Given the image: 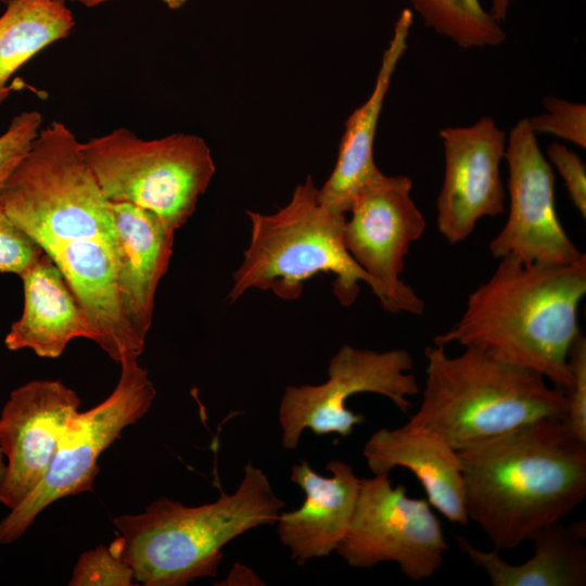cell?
I'll list each match as a JSON object with an SVG mask.
<instances>
[{"mask_svg":"<svg viewBox=\"0 0 586 586\" xmlns=\"http://www.w3.org/2000/svg\"><path fill=\"white\" fill-rule=\"evenodd\" d=\"M569 365L572 382L565 390L566 411L562 423L572 437L586 443V339L581 332L571 344Z\"/></svg>","mask_w":586,"mask_h":586,"instance_id":"obj_26","label":"cell"},{"mask_svg":"<svg viewBox=\"0 0 586 586\" xmlns=\"http://www.w3.org/2000/svg\"><path fill=\"white\" fill-rule=\"evenodd\" d=\"M4 472H5V463L3 462V454H2L1 445H0V482L3 479Z\"/></svg>","mask_w":586,"mask_h":586,"instance_id":"obj_33","label":"cell"},{"mask_svg":"<svg viewBox=\"0 0 586 586\" xmlns=\"http://www.w3.org/2000/svg\"><path fill=\"white\" fill-rule=\"evenodd\" d=\"M499 259L491 278L468 296L460 319L434 344L482 347L568 390L569 351L579 333L577 310L586 293L585 254L571 264Z\"/></svg>","mask_w":586,"mask_h":586,"instance_id":"obj_2","label":"cell"},{"mask_svg":"<svg viewBox=\"0 0 586 586\" xmlns=\"http://www.w3.org/2000/svg\"><path fill=\"white\" fill-rule=\"evenodd\" d=\"M413 361L403 349L374 352L343 345L330 359L328 380L319 385L288 386L279 406L282 446L294 449L302 432L346 437L365 417L348 409L347 399L358 393H375L394 403L404 413L412 404L407 398L420 392L410 371Z\"/></svg>","mask_w":586,"mask_h":586,"instance_id":"obj_9","label":"cell"},{"mask_svg":"<svg viewBox=\"0 0 586 586\" xmlns=\"http://www.w3.org/2000/svg\"><path fill=\"white\" fill-rule=\"evenodd\" d=\"M80 145L110 202L145 208L173 231L192 216L216 171L211 149L198 135L145 140L120 127Z\"/></svg>","mask_w":586,"mask_h":586,"instance_id":"obj_7","label":"cell"},{"mask_svg":"<svg viewBox=\"0 0 586 586\" xmlns=\"http://www.w3.org/2000/svg\"><path fill=\"white\" fill-rule=\"evenodd\" d=\"M260 582L262 581L249 568L237 564L234 565V568L231 570L230 574L228 575L226 583H222V584L225 585L263 584Z\"/></svg>","mask_w":586,"mask_h":586,"instance_id":"obj_30","label":"cell"},{"mask_svg":"<svg viewBox=\"0 0 586 586\" xmlns=\"http://www.w3.org/2000/svg\"><path fill=\"white\" fill-rule=\"evenodd\" d=\"M469 520L495 550L518 547L586 496V443L538 420L458 450Z\"/></svg>","mask_w":586,"mask_h":586,"instance_id":"obj_1","label":"cell"},{"mask_svg":"<svg viewBox=\"0 0 586 586\" xmlns=\"http://www.w3.org/2000/svg\"><path fill=\"white\" fill-rule=\"evenodd\" d=\"M80 404L76 392L59 380H34L10 393L0 415V445L7 458L2 505L15 508L42 481Z\"/></svg>","mask_w":586,"mask_h":586,"instance_id":"obj_13","label":"cell"},{"mask_svg":"<svg viewBox=\"0 0 586 586\" xmlns=\"http://www.w3.org/2000/svg\"><path fill=\"white\" fill-rule=\"evenodd\" d=\"M133 582V571L113 540L109 547L101 545L84 552L73 570L68 585L130 586Z\"/></svg>","mask_w":586,"mask_h":586,"instance_id":"obj_24","label":"cell"},{"mask_svg":"<svg viewBox=\"0 0 586 586\" xmlns=\"http://www.w3.org/2000/svg\"><path fill=\"white\" fill-rule=\"evenodd\" d=\"M547 113L533 116L527 124L534 133H550L586 148V106L555 97L543 101Z\"/></svg>","mask_w":586,"mask_h":586,"instance_id":"obj_25","label":"cell"},{"mask_svg":"<svg viewBox=\"0 0 586 586\" xmlns=\"http://www.w3.org/2000/svg\"><path fill=\"white\" fill-rule=\"evenodd\" d=\"M251 239L233 272L231 303L250 289L271 291L281 300H297L304 284L319 273L334 276L333 293L343 306L355 303L360 282L381 300L378 283L353 259L344 243L346 215L319 200L311 176L297 184L289 203L264 215L247 212Z\"/></svg>","mask_w":586,"mask_h":586,"instance_id":"obj_5","label":"cell"},{"mask_svg":"<svg viewBox=\"0 0 586 586\" xmlns=\"http://www.w3.org/2000/svg\"><path fill=\"white\" fill-rule=\"evenodd\" d=\"M117 290L126 317L145 341L157 285L168 269L174 234L152 212L128 202H110Z\"/></svg>","mask_w":586,"mask_h":586,"instance_id":"obj_16","label":"cell"},{"mask_svg":"<svg viewBox=\"0 0 586 586\" xmlns=\"http://www.w3.org/2000/svg\"><path fill=\"white\" fill-rule=\"evenodd\" d=\"M411 189L409 177L383 173L365 184L345 219L344 243L353 259L378 283L386 311L421 315L424 301L400 278L405 256L426 227Z\"/></svg>","mask_w":586,"mask_h":586,"instance_id":"obj_11","label":"cell"},{"mask_svg":"<svg viewBox=\"0 0 586 586\" xmlns=\"http://www.w3.org/2000/svg\"><path fill=\"white\" fill-rule=\"evenodd\" d=\"M24 308L5 335L10 351L31 349L43 358L59 357L76 337L91 340L88 321L56 263L46 253L20 276Z\"/></svg>","mask_w":586,"mask_h":586,"instance_id":"obj_20","label":"cell"},{"mask_svg":"<svg viewBox=\"0 0 586 586\" xmlns=\"http://www.w3.org/2000/svg\"><path fill=\"white\" fill-rule=\"evenodd\" d=\"M114 391L95 407L74 413L67 421L53 461L38 486L0 521V544L18 539L37 515L55 500L92 491L100 455L122 431L151 408L156 390L138 356L120 361Z\"/></svg>","mask_w":586,"mask_h":586,"instance_id":"obj_8","label":"cell"},{"mask_svg":"<svg viewBox=\"0 0 586 586\" xmlns=\"http://www.w3.org/2000/svg\"><path fill=\"white\" fill-rule=\"evenodd\" d=\"M445 174L437 196V227L450 243L464 241L483 217L504 212L505 189L500 163L506 133L489 116L467 127L441 130Z\"/></svg>","mask_w":586,"mask_h":586,"instance_id":"obj_14","label":"cell"},{"mask_svg":"<svg viewBox=\"0 0 586 586\" xmlns=\"http://www.w3.org/2000/svg\"><path fill=\"white\" fill-rule=\"evenodd\" d=\"M78 2L85 7L93 8L95 5L102 4L110 0H71ZM162 1L167 8L171 10H178L181 9L189 0H160Z\"/></svg>","mask_w":586,"mask_h":586,"instance_id":"obj_31","label":"cell"},{"mask_svg":"<svg viewBox=\"0 0 586 586\" xmlns=\"http://www.w3.org/2000/svg\"><path fill=\"white\" fill-rule=\"evenodd\" d=\"M75 26L64 0H10L0 16V104L9 80L34 55L67 37Z\"/></svg>","mask_w":586,"mask_h":586,"instance_id":"obj_22","label":"cell"},{"mask_svg":"<svg viewBox=\"0 0 586 586\" xmlns=\"http://www.w3.org/2000/svg\"><path fill=\"white\" fill-rule=\"evenodd\" d=\"M513 0H492L491 13L500 22H505L509 5Z\"/></svg>","mask_w":586,"mask_h":586,"instance_id":"obj_32","label":"cell"},{"mask_svg":"<svg viewBox=\"0 0 586 586\" xmlns=\"http://www.w3.org/2000/svg\"><path fill=\"white\" fill-rule=\"evenodd\" d=\"M509 214L489 243L495 258L513 256L525 264H571L584 253L568 237L555 203V175L526 118L507 140Z\"/></svg>","mask_w":586,"mask_h":586,"instance_id":"obj_12","label":"cell"},{"mask_svg":"<svg viewBox=\"0 0 586 586\" xmlns=\"http://www.w3.org/2000/svg\"><path fill=\"white\" fill-rule=\"evenodd\" d=\"M80 144L61 122L41 127L0 189L5 214L44 253L81 239L100 238L114 244L110 201Z\"/></svg>","mask_w":586,"mask_h":586,"instance_id":"obj_6","label":"cell"},{"mask_svg":"<svg viewBox=\"0 0 586 586\" xmlns=\"http://www.w3.org/2000/svg\"><path fill=\"white\" fill-rule=\"evenodd\" d=\"M547 155L564 180L570 198L579 214L586 216V169L579 156L561 143H551Z\"/></svg>","mask_w":586,"mask_h":586,"instance_id":"obj_29","label":"cell"},{"mask_svg":"<svg viewBox=\"0 0 586 586\" xmlns=\"http://www.w3.org/2000/svg\"><path fill=\"white\" fill-rule=\"evenodd\" d=\"M425 26L460 48L494 47L506 40L500 22L480 0H410Z\"/></svg>","mask_w":586,"mask_h":586,"instance_id":"obj_23","label":"cell"},{"mask_svg":"<svg viewBox=\"0 0 586 586\" xmlns=\"http://www.w3.org/2000/svg\"><path fill=\"white\" fill-rule=\"evenodd\" d=\"M412 22L411 10L404 9L382 55L372 92L345 122L333 170L318 189L320 202L334 213L346 215L357 192L382 173L373 157L378 122L393 75L407 50Z\"/></svg>","mask_w":586,"mask_h":586,"instance_id":"obj_19","label":"cell"},{"mask_svg":"<svg viewBox=\"0 0 586 586\" xmlns=\"http://www.w3.org/2000/svg\"><path fill=\"white\" fill-rule=\"evenodd\" d=\"M284 501L263 470L247 462L237 491L211 504L186 507L161 498L138 514L114 519V539L136 582L145 586H184L215 576L222 547L239 535L277 522Z\"/></svg>","mask_w":586,"mask_h":586,"instance_id":"obj_3","label":"cell"},{"mask_svg":"<svg viewBox=\"0 0 586 586\" xmlns=\"http://www.w3.org/2000/svg\"><path fill=\"white\" fill-rule=\"evenodd\" d=\"M43 253L42 249L9 218L0 204V272L22 276Z\"/></svg>","mask_w":586,"mask_h":586,"instance_id":"obj_28","label":"cell"},{"mask_svg":"<svg viewBox=\"0 0 586 586\" xmlns=\"http://www.w3.org/2000/svg\"><path fill=\"white\" fill-rule=\"evenodd\" d=\"M362 455L373 474L397 467L411 471L432 507L449 522L468 524L458 450L440 433L409 421L397 429L383 428L371 434Z\"/></svg>","mask_w":586,"mask_h":586,"instance_id":"obj_18","label":"cell"},{"mask_svg":"<svg viewBox=\"0 0 586 586\" xmlns=\"http://www.w3.org/2000/svg\"><path fill=\"white\" fill-rule=\"evenodd\" d=\"M41 125V113L25 111L14 116L0 135V189L31 148Z\"/></svg>","mask_w":586,"mask_h":586,"instance_id":"obj_27","label":"cell"},{"mask_svg":"<svg viewBox=\"0 0 586 586\" xmlns=\"http://www.w3.org/2000/svg\"><path fill=\"white\" fill-rule=\"evenodd\" d=\"M448 550L441 521L426 499L411 498L390 473L360 479L348 530L335 551L353 568L395 562L418 582L431 577Z\"/></svg>","mask_w":586,"mask_h":586,"instance_id":"obj_10","label":"cell"},{"mask_svg":"<svg viewBox=\"0 0 586 586\" xmlns=\"http://www.w3.org/2000/svg\"><path fill=\"white\" fill-rule=\"evenodd\" d=\"M586 522L563 525L561 521L533 537L534 555L520 564L506 562L494 551L475 548L463 536L458 547L488 575L494 586H584L586 584Z\"/></svg>","mask_w":586,"mask_h":586,"instance_id":"obj_21","label":"cell"},{"mask_svg":"<svg viewBox=\"0 0 586 586\" xmlns=\"http://www.w3.org/2000/svg\"><path fill=\"white\" fill-rule=\"evenodd\" d=\"M425 383L412 424L443 435L456 449L543 420H562L565 391L530 369L479 346L451 357L446 346H426Z\"/></svg>","mask_w":586,"mask_h":586,"instance_id":"obj_4","label":"cell"},{"mask_svg":"<svg viewBox=\"0 0 586 586\" xmlns=\"http://www.w3.org/2000/svg\"><path fill=\"white\" fill-rule=\"evenodd\" d=\"M331 476L316 473L304 460L292 467L291 481L305 493L303 505L280 512L277 532L297 564L331 555L344 538L358 497L360 479L341 460H330Z\"/></svg>","mask_w":586,"mask_h":586,"instance_id":"obj_17","label":"cell"},{"mask_svg":"<svg viewBox=\"0 0 586 586\" xmlns=\"http://www.w3.org/2000/svg\"><path fill=\"white\" fill-rule=\"evenodd\" d=\"M0 1L7 3V2L10 1V0H0Z\"/></svg>","mask_w":586,"mask_h":586,"instance_id":"obj_34","label":"cell"},{"mask_svg":"<svg viewBox=\"0 0 586 586\" xmlns=\"http://www.w3.org/2000/svg\"><path fill=\"white\" fill-rule=\"evenodd\" d=\"M60 267L75 295L97 343L119 362L127 355L138 356L142 340L129 323L116 283L114 244L100 239L61 243L47 252Z\"/></svg>","mask_w":586,"mask_h":586,"instance_id":"obj_15","label":"cell"}]
</instances>
